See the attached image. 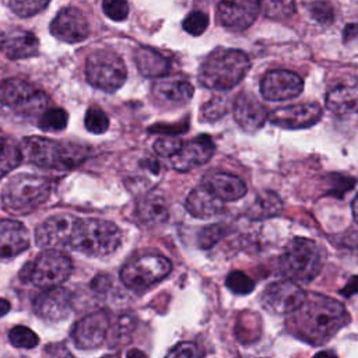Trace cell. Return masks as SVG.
I'll return each mask as SVG.
<instances>
[{"label": "cell", "mask_w": 358, "mask_h": 358, "mask_svg": "<svg viewBox=\"0 0 358 358\" xmlns=\"http://www.w3.org/2000/svg\"><path fill=\"white\" fill-rule=\"evenodd\" d=\"M350 322L344 305L327 295H306L303 303L291 313L288 326L303 341L322 345Z\"/></svg>", "instance_id": "obj_1"}, {"label": "cell", "mask_w": 358, "mask_h": 358, "mask_svg": "<svg viewBox=\"0 0 358 358\" xmlns=\"http://www.w3.org/2000/svg\"><path fill=\"white\" fill-rule=\"evenodd\" d=\"M50 98L21 78L0 81V116L14 122H38Z\"/></svg>", "instance_id": "obj_2"}, {"label": "cell", "mask_w": 358, "mask_h": 358, "mask_svg": "<svg viewBox=\"0 0 358 358\" xmlns=\"http://www.w3.org/2000/svg\"><path fill=\"white\" fill-rule=\"evenodd\" d=\"M249 67L250 60L245 52L218 48L203 62L199 71V81L206 88L227 91L241 83Z\"/></svg>", "instance_id": "obj_3"}, {"label": "cell", "mask_w": 358, "mask_h": 358, "mask_svg": "<svg viewBox=\"0 0 358 358\" xmlns=\"http://www.w3.org/2000/svg\"><path fill=\"white\" fill-rule=\"evenodd\" d=\"M20 145L25 161L48 169H71L90 155L87 147L38 136L24 138Z\"/></svg>", "instance_id": "obj_4"}, {"label": "cell", "mask_w": 358, "mask_h": 358, "mask_svg": "<svg viewBox=\"0 0 358 358\" xmlns=\"http://www.w3.org/2000/svg\"><path fill=\"white\" fill-rule=\"evenodd\" d=\"M120 241L122 232L113 222L99 218H77L69 246L87 256L102 257L113 253Z\"/></svg>", "instance_id": "obj_5"}, {"label": "cell", "mask_w": 358, "mask_h": 358, "mask_svg": "<svg viewBox=\"0 0 358 358\" xmlns=\"http://www.w3.org/2000/svg\"><path fill=\"white\" fill-rule=\"evenodd\" d=\"M50 182L46 178L18 173L7 180L1 190V207L15 215H25L35 211L50 196Z\"/></svg>", "instance_id": "obj_6"}, {"label": "cell", "mask_w": 358, "mask_h": 358, "mask_svg": "<svg viewBox=\"0 0 358 358\" xmlns=\"http://www.w3.org/2000/svg\"><path fill=\"white\" fill-rule=\"evenodd\" d=\"M323 248L308 238H294L278 259L280 271L294 281H312L324 264Z\"/></svg>", "instance_id": "obj_7"}, {"label": "cell", "mask_w": 358, "mask_h": 358, "mask_svg": "<svg viewBox=\"0 0 358 358\" xmlns=\"http://www.w3.org/2000/svg\"><path fill=\"white\" fill-rule=\"evenodd\" d=\"M73 263L69 255L48 248L39 253L34 262L24 266L21 277L39 288L62 285L71 274Z\"/></svg>", "instance_id": "obj_8"}, {"label": "cell", "mask_w": 358, "mask_h": 358, "mask_svg": "<svg viewBox=\"0 0 358 358\" xmlns=\"http://www.w3.org/2000/svg\"><path fill=\"white\" fill-rule=\"evenodd\" d=\"M85 77L91 85L105 92L119 90L126 78L127 70L120 56L110 50L92 52L85 62Z\"/></svg>", "instance_id": "obj_9"}, {"label": "cell", "mask_w": 358, "mask_h": 358, "mask_svg": "<svg viewBox=\"0 0 358 358\" xmlns=\"http://www.w3.org/2000/svg\"><path fill=\"white\" fill-rule=\"evenodd\" d=\"M171 270L172 263L165 256L147 253L129 260L120 270V278L131 289H145L164 280Z\"/></svg>", "instance_id": "obj_10"}, {"label": "cell", "mask_w": 358, "mask_h": 358, "mask_svg": "<svg viewBox=\"0 0 358 358\" xmlns=\"http://www.w3.org/2000/svg\"><path fill=\"white\" fill-rule=\"evenodd\" d=\"M306 299V292L291 278L268 284L262 294V305L277 315H288L296 310Z\"/></svg>", "instance_id": "obj_11"}, {"label": "cell", "mask_w": 358, "mask_h": 358, "mask_svg": "<svg viewBox=\"0 0 358 358\" xmlns=\"http://www.w3.org/2000/svg\"><path fill=\"white\" fill-rule=\"evenodd\" d=\"M302 78L289 70H271L260 81V92L268 101H287L302 92Z\"/></svg>", "instance_id": "obj_12"}, {"label": "cell", "mask_w": 358, "mask_h": 358, "mask_svg": "<svg viewBox=\"0 0 358 358\" xmlns=\"http://www.w3.org/2000/svg\"><path fill=\"white\" fill-rule=\"evenodd\" d=\"M109 316L106 312H94L80 319L71 330V338L80 350L98 348L108 336Z\"/></svg>", "instance_id": "obj_13"}, {"label": "cell", "mask_w": 358, "mask_h": 358, "mask_svg": "<svg viewBox=\"0 0 358 358\" xmlns=\"http://www.w3.org/2000/svg\"><path fill=\"white\" fill-rule=\"evenodd\" d=\"M322 106L316 102L296 103L277 108L268 115V120L282 129L296 130L313 126L322 117Z\"/></svg>", "instance_id": "obj_14"}, {"label": "cell", "mask_w": 358, "mask_h": 358, "mask_svg": "<svg viewBox=\"0 0 358 358\" xmlns=\"http://www.w3.org/2000/svg\"><path fill=\"white\" fill-rule=\"evenodd\" d=\"M71 294L62 285L45 288L34 299L35 313L46 322H60L71 312Z\"/></svg>", "instance_id": "obj_15"}, {"label": "cell", "mask_w": 358, "mask_h": 358, "mask_svg": "<svg viewBox=\"0 0 358 358\" xmlns=\"http://www.w3.org/2000/svg\"><path fill=\"white\" fill-rule=\"evenodd\" d=\"M50 34L66 43H77L90 35V25L81 10L66 7L52 21Z\"/></svg>", "instance_id": "obj_16"}, {"label": "cell", "mask_w": 358, "mask_h": 358, "mask_svg": "<svg viewBox=\"0 0 358 358\" xmlns=\"http://www.w3.org/2000/svg\"><path fill=\"white\" fill-rule=\"evenodd\" d=\"M259 11V0H221L217 8V17L224 27L242 31L255 22Z\"/></svg>", "instance_id": "obj_17"}, {"label": "cell", "mask_w": 358, "mask_h": 358, "mask_svg": "<svg viewBox=\"0 0 358 358\" xmlns=\"http://www.w3.org/2000/svg\"><path fill=\"white\" fill-rule=\"evenodd\" d=\"M215 145L210 136L200 134L182 144L180 150L169 158L171 165L176 171H190L206 164L214 154Z\"/></svg>", "instance_id": "obj_18"}, {"label": "cell", "mask_w": 358, "mask_h": 358, "mask_svg": "<svg viewBox=\"0 0 358 358\" xmlns=\"http://www.w3.org/2000/svg\"><path fill=\"white\" fill-rule=\"evenodd\" d=\"M77 217L71 214H56L46 218L35 231V241L42 248H59L70 245L73 227Z\"/></svg>", "instance_id": "obj_19"}, {"label": "cell", "mask_w": 358, "mask_h": 358, "mask_svg": "<svg viewBox=\"0 0 358 358\" xmlns=\"http://www.w3.org/2000/svg\"><path fill=\"white\" fill-rule=\"evenodd\" d=\"M152 96L162 105L179 106L193 96L192 83L182 76H162L152 84Z\"/></svg>", "instance_id": "obj_20"}, {"label": "cell", "mask_w": 358, "mask_h": 358, "mask_svg": "<svg viewBox=\"0 0 358 358\" xmlns=\"http://www.w3.org/2000/svg\"><path fill=\"white\" fill-rule=\"evenodd\" d=\"M267 108L253 95L241 94L234 102V117L236 123L249 133L259 130L268 119Z\"/></svg>", "instance_id": "obj_21"}, {"label": "cell", "mask_w": 358, "mask_h": 358, "mask_svg": "<svg viewBox=\"0 0 358 358\" xmlns=\"http://www.w3.org/2000/svg\"><path fill=\"white\" fill-rule=\"evenodd\" d=\"M0 50L13 60L32 57L39 50V41L32 32L14 28L0 34Z\"/></svg>", "instance_id": "obj_22"}, {"label": "cell", "mask_w": 358, "mask_h": 358, "mask_svg": "<svg viewBox=\"0 0 358 358\" xmlns=\"http://www.w3.org/2000/svg\"><path fill=\"white\" fill-rule=\"evenodd\" d=\"M185 208L196 218H211L224 210V200L214 194L204 183L190 190L185 200Z\"/></svg>", "instance_id": "obj_23"}, {"label": "cell", "mask_w": 358, "mask_h": 358, "mask_svg": "<svg viewBox=\"0 0 358 358\" xmlns=\"http://www.w3.org/2000/svg\"><path fill=\"white\" fill-rule=\"evenodd\" d=\"M28 248V229L18 221L0 220V257L17 256Z\"/></svg>", "instance_id": "obj_24"}, {"label": "cell", "mask_w": 358, "mask_h": 358, "mask_svg": "<svg viewBox=\"0 0 358 358\" xmlns=\"http://www.w3.org/2000/svg\"><path fill=\"white\" fill-rule=\"evenodd\" d=\"M326 108L338 116L358 112V80L337 84L326 94Z\"/></svg>", "instance_id": "obj_25"}, {"label": "cell", "mask_w": 358, "mask_h": 358, "mask_svg": "<svg viewBox=\"0 0 358 358\" xmlns=\"http://www.w3.org/2000/svg\"><path fill=\"white\" fill-rule=\"evenodd\" d=\"M203 183L224 201L239 200L246 194L248 190L245 182L241 178L227 172L208 173L206 175Z\"/></svg>", "instance_id": "obj_26"}, {"label": "cell", "mask_w": 358, "mask_h": 358, "mask_svg": "<svg viewBox=\"0 0 358 358\" xmlns=\"http://www.w3.org/2000/svg\"><path fill=\"white\" fill-rule=\"evenodd\" d=\"M134 62L137 64L138 71L144 77L150 78L162 77L168 74L171 70V60L161 52L148 46H140L136 49Z\"/></svg>", "instance_id": "obj_27"}, {"label": "cell", "mask_w": 358, "mask_h": 358, "mask_svg": "<svg viewBox=\"0 0 358 358\" xmlns=\"http://www.w3.org/2000/svg\"><path fill=\"white\" fill-rule=\"evenodd\" d=\"M137 218L144 225H158L168 220L169 211L165 200L159 196H147L137 203Z\"/></svg>", "instance_id": "obj_28"}, {"label": "cell", "mask_w": 358, "mask_h": 358, "mask_svg": "<svg viewBox=\"0 0 358 358\" xmlns=\"http://www.w3.org/2000/svg\"><path fill=\"white\" fill-rule=\"evenodd\" d=\"M282 211V201L280 196L271 190H264L260 193L252 207L248 211V215L252 220H266L274 215H278Z\"/></svg>", "instance_id": "obj_29"}, {"label": "cell", "mask_w": 358, "mask_h": 358, "mask_svg": "<svg viewBox=\"0 0 358 358\" xmlns=\"http://www.w3.org/2000/svg\"><path fill=\"white\" fill-rule=\"evenodd\" d=\"M21 159V145L8 137H0V178L17 168Z\"/></svg>", "instance_id": "obj_30"}, {"label": "cell", "mask_w": 358, "mask_h": 358, "mask_svg": "<svg viewBox=\"0 0 358 358\" xmlns=\"http://www.w3.org/2000/svg\"><path fill=\"white\" fill-rule=\"evenodd\" d=\"M260 10L271 20H287L295 13V0H259Z\"/></svg>", "instance_id": "obj_31"}, {"label": "cell", "mask_w": 358, "mask_h": 358, "mask_svg": "<svg viewBox=\"0 0 358 358\" xmlns=\"http://www.w3.org/2000/svg\"><path fill=\"white\" fill-rule=\"evenodd\" d=\"M69 115L62 108H48L38 119L36 124L45 131H59L67 126Z\"/></svg>", "instance_id": "obj_32"}, {"label": "cell", "mask_w": 358, "mask_h": 358, "mask_svg": "<svg viewBox=\"0 0 358 358\" xmlns=\"http://www.w3.org/2000/svg\"><path fill=\"white\" fill-rule=\"evenodd\" d=\"M8 340L17 348H34L39 343L36 333L27 326H14L8 331Z\"/></svg>", "instance_id": "obj_33"}, {"label": "cell", "mask_w": 358, "mask_h": 358, "mask_svg": "<svg viewBox=\"0 0 358 358\" xmlns=\"http://www.w3.org/2000/svg\"><path fill=\"white\" fill-rule=\"evenodd\" d=\"M84 124L88 131H91L94 134H102L109 127V117L101 108L91 106V108H88V110L85 113Z\"/></svg>", "instance_id": "obj_34"}, {"label": "cell", "mask_w": 358, "mask_h": 358, "mask_svg": "<svg viewBox=\"0 0 358 358\" xmlns=\"http://www.w3.org/2000/svg\"><path fill=\"white\" fill-rule=\"evenodd\" d=\"M134 330V320L130 315H122L116 320V323L112 327V334H110V344H123L130 341L131 333Z\"/></svg>", "instance_id": "obj_35"}, {"label": "cell", "mask_w": 358, "mask_h": 358, "mask_svg": "<svg viewBox=\"0 0 358 358\" xmlns=\"http://www.w3.org/2000/svg\"><path fill=\"white\" fill-rule=\"evenodd\" d=\"M225 285L234 294L246 295V294L253 291L255 281L242 271H232V273L228 274V277L225 280Z\"/></svg>", "instance_id": "obj_36"}, {"label": "cell", "mask_w": 358, "mask_h": 358, "mask_svg": "<svg viewBox=\"0 0 358 358\" xmlns=\"http://www.w3.org/2000/svg\"><path fill=\"white\" fill-rule=\"evenodd\" d=\"M50 0H10V8L20 17H32L46 8Z\"/></svg>", "instance_id": "obj_37"}, {"label": "cell", "mask_w": 358, "mask_h": 358, "mask_svg": "<svg viewBox=\"0 0 358 358\" xmlns=\"http://www.w3.org/2000/svg\"><path fill=\"white\" fill-rule=\"evenodd\" d=\"M228 110V102L222 96H213L201 108V117L207 122H215L221 119Z\"/></svg>", "instance_id": "obj_38"}, {"label": "cell", "mask_w": 358, "mask_h": 358, "mask_svg": "<svg viewBox=\"0 0 358 358\" xmlns=\"http://www.w3.org/2000/svg\"><path fill=\"white\" fill-rule=\"evenodd\" d=\"M182 27H183V29L187 34H190L193 36H199V35H201L207 29V27H208V17L203 11H199V10L197 11H192L183 20Z\"/></svg>", "instance_id": "obj_39"}, {"label": "cell", "mask_w": 358, "mask_h": 358, "mask_svg": "<svg viewBox=\"0 0 358 358\" xmlns=\"http://www.w3.org/2000/svg\"><path fill=\"white\" fill-rule=\"evenodd\" d=\"M183 141L176 136H162L154 141V151L159 157L169 159L180 150Z\"/></svg>", "instance_id": "obj_40"}, {"label": "cell", "mask_w": 358, "mask_h": 358, "mask_svg": "<svg viewBox=\"0 0 358 358\" xmlns=\"http://www.w3.org/2000/svg\"><path fill=\"white\" fill-rule=\"evenodd\" d=\"M103 13L113 21H123L129 15V3L126 0H102Z\"/></svg>", "instance_id": "obj_41"}, {"label": "cell", "mask_w": 358, "mask_h": 358, "mask_svg": "<svg viewBox=\"0 0 358 358\" xmlns=\"http://www.w3.org/2000/svg\"><path fill=\"white\" fill-rule=\"evenodd\" d=\"M201 355H203V351L194 343H190V341L176 344L168 352V357H182V358H197Z\"/></svg>", "instance_id": "obj_42"}, {"label": "cell", "mask_w": 358, "mask_h": 358, "mask_svg": "<svg viewBox=\"0 0 358 358\" xmlns=\"http://www.w3.org/2000/svg\"><path fill=\"white\" fill-rule=\"evenodd\" d=\"M310 13L312 17L319 21L320 24H330L333 21L334 13H333V7L329 3L324 1H316L312 4L310 7Z\"/></svg>", "instance_id": "obj_43"}, {"label": "cell", "mask_w": 358, "mask_h": 358, "mask_svg": "<svg viewBox=\"0 0 358 358\" xmlns=\"http://www.w3.org/2000/svg\"><path fill=\"white\" fill-rule=\"evenodd\" d=\"M224 235V228L221 225H213L208 228H204L200 232L199 236V243L201 248H211L221 236Z\"/></svg>", "instance_id": "obj_44"}, {"label": "cell", "mask_w": 358, "mask_h": 358, "mask_svg": "<svg viewBox=\"0 0 358 358\" xmlns=\"http://www.w3.org/2000/svg\"><path fill=\"white\" fill-rule=\"evenodd\" d=\"M110 284H112V278H110V275H108V274H98V275L94 277V280L91 281L92 289L96 291V292H101V294H105V292L109 289Z\"/></svg>", "instance_id": "obj_45"}, {"label": "cell", "mask_w": 358, "mask_h": 358, "mask_svg": "<svg viewBox=\"0 0 358 358\" xmlns=\"http://www.w3.org/2000/svg\"><path fill=\"white\" fill-rule=\"evenodd\" d=\"M358 292V277H352L348 284L340 289V294L345 295V296H350L352 294H357Z\"/></svg>", "instance_id": "obj_46"}, {"label": "cell", "mask_w": 358, "mask_h": 358, "mask_svg": "<svg viewBox=\"0 0 358 358\" xmlns=\"http://www.w3.org/2000/svg\"><path fill=\"white\" fill-rule=\"evenodd\" d=\"M10 308H11L10 302L7 299H4V298H0V316H4L6 313H8Z\"/></svg>", "instance_id": "obj_47"}, {"label": "cell", "mask_w": 358, "mask_h": 358, "mask_svg": "<svg viewBox=\"0 0 358 358\" xmlns=\"http://www.w3.org/2000/svg\"><path fill=\"white\" fill-rule=\"evenodd\" d=\"M351 210H352V217L354 220L358 222V194L354 197L352 203H351Z\"/></svg>", "instance_id": "obj_48"}, {"label": "cell", "mask_w": 358, "mask_h": 358, "mask_svg": "<svg viewBox=\"0 0 358 358\" xmlns=\"http://www.w3.org/2000/svg\"><path fill=\"white\" fill-rule=\"evenodd\" d=\"M131 355H138V357H144L145 354H144V352H141V351H137V350H134V351H129V352H127V357H131Z\"/></svg>", "instance_id": "obj_49"}]
</instances>
